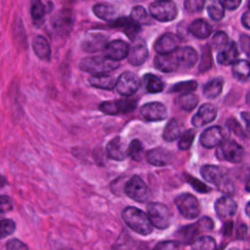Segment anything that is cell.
I'll list each match as a JSON object with an SVG mask.
<instances>
[{"instance_id":"1","label":"cell","mask_w":250,"mask_h":250,"mask_svg":"<svg viewBox=\"0 0 250 250\" xmlns=\"http://www.w3.org/2000/svg\"><path fill=\"white\" fill-rule=\"evenodd\" d=\"M122 219L126 223V225L142 235H147L152 231V224L148 215H146L144 211L129 206L125 208L122 212Z\"/></svg>"},{"instance_id":"2","label":"cell","mask_w":250,"mask_h":250,"mask_svg":"<svg viewBox=\"0 0 250 250\" xmlns=\"http://www.w3.org/2000/svg\"><path fill=\"white\" fill-rule=\"evenodd\" d=\"M201 176L205 181L215 185L220 190L224 192H232L233 185L228 178V175L220 166L203 165L200 169Z\"/></svg>"},{"instance_id":"3","label":"cell","mask_w":250,"mask_h":250,"mask_svg":"<svg viewBox=\"0 0 250 250\" xmlns=\"http://www.w3.org/2000/svg\"><path fill=\"white\" fill-rule=\"evenodd\" d=\"M119 66L117 61H114L106 56L86 57L80 61L79 67L81 70L93 74H104L111 71Z\"/></svg>"},{"instance_id":"4","label":"cell","mask_w":250,"mask_h":250,"mask_svg":"<svg viewBox=\"0 0 250 250\" xmlns=\"http://www.w3.org/2000/svg\"><path fill=\"white\" fill-rule=\"evenodd\" d=\"M146 211L151 224L155 228L164 229L170 226L172 213L165 204L160 202H150L146 207Z\"/></svg>"},{"instance_id":"5","label":"cell","mask_w":250,"mask_h":250,"mask_svg":"<svg viewBox=\"0 0 250 250\" xmlns=\"http://www.w3.org/2000/svg\"><path fill=\"white\" fill-rule=\"evenodd\" d=\"M148 11L150 16L159 21H171L178 15L177 6L171 0L155 1L150 4Z\"/></svg>"},{"instance_id":"6","label":"cell","mask_w":250,"mask_h":250,"mask_svg":"<svg viewBox=\"0 0 250 250\" xmlns=\"http://www.w3.org/2000/svg\"><path fill=\"white\" fill-rule=\"evenodd\" d=\"M217 156L220 159L231 163H239L245 158L243 147L233 140H225L220 144L217 149Z\"/></svg>"},{"instance_id":"7","label":"cell","mask_w":250,"mask_h":250,"mask_svg":"<svg viewBox=\"0 0 250 250\" xmlns=\"http://www.w3.org/2000/svg\"><path fill=\"white\" fill-rule=\"evenodd\" d=\"M124 191L128 197L138 202H146L151 195L148 187L139 176H133L126 182Z\"/></svg>"},{"instance_id":"8","label":"cell","mask_w":250,"mask_h":250,"mask_svg":"<svg viewBox=\"0 0 250 250\" xmlns=\"http://www.w3.org/2000/svg\"><path fill=\"white\" fill-rule=\"evenodd\" d=\"M175 204L179 212L187 219H194L200 213V206L197 198L190 193H183L176 197Z\"/></svg>"},{"instance_id":"9","label":"cell","mask_w":250,"mask_h":250,"mask_svg":"<svg viewBox=\"0 0 250 250\" xmlns=\"http://www.w3.org/2000/svg\"><path fill=\"white\" fill-rule=\"evenodd\" d=\"M140 87L139 77L130 71H125L120 74L116 82V90L122 96H131L135 94Z\"/></svg>"},{"instance_id":"10","label":"cell","mask_w":250,"mask_h":250,"mask_svg":"<svg viewBox=\"0 0 250 250\" xmlns=\"http://www.w3.org/2000/svg\"><path fill=\"white\" fill-rule=\"evenodd\" d=\"M137 102L134 100H117L104 102L100 104V110L105 114L115 115L128 113L136 108Z\"/></svg>"},{"instance_id":"11","label":"cell","mask_w":250,"mask_h":250,"mask_svg":"<svg viewBox=\"0 0 250 250\" xmlns=\"http://www.w3.org/2000/svg\"><path fill=\"white\" fill-rule=\"evenodd\" d=\"M51 23L57 32L62 35L68 34L73 25V14L70 10H60L52 17Z\"/></svg>"},{"instance_id":"12","label":"cell","mask_w":250,"mask_h":250,"mask_svg":"<svg viewBox=\"0 0 250 250\" xmlns=\"http://www.w3.org/2000/svg\"><path fill=\"white\" fill-rule=\"evenodd\" d=\"M140 114L146 121H159L167 117V109L163 104L151 102L141 107Z\"/></svg>"},{"instance_id":"13","label":"cell","mask_w":250,"mask_h":250,"mask_svg":"<svg viewBox=\"0 0 250 250\" xmlns=\"http://www.w3.org/2000/svg\"><path fill=\"white\" fill-rule=\"evenodd\" d=\"M227 134L221 126H212L204 130L200 136V144L207 148H212L225 141Z\"/></svg>"},{"instance_id":"14","label":"cell","mask_w":250,"mask_h":250,"mask_svg":"<svg viewBox=\"0 0 250 250\" xmlns=\"http://www.w3.org/2000/svg\"><path fill=\"white\" fill-rule=\"evenodd\" d=\"M155 67L162 72H172L181 67L178 52L171 54H158L154 59Z\"/></svg>"},{"instance_id":"15","label":"cell","mask_w":250,"mask_h":250,"mask_svg":"<svg viewBox=\"0 0 250 250\" xmlns=\"http://www.w3.org/2000/svg\"><path fill=\"white\" fill-rule=\"evenodd\" d=\"M107 37L101 32H90L82 40L81 48L87 53H95L105 47Z\"/></svg>"},{"instance_id":"16","label":"cell","mask_w":250,"mask_h":250,"mask_svg":"<svg viewBox=\"0 0 250 250\" xmlns=\"http://www.w3.org/2000/svg\"><path fill=\"white\" fill-rule=\"evenodd\" d=\"M218 109L212 104H202L197 112L193 115L191 123L194 127H202L210 122H212L217 116Z\"/></svg>"},{"instance_id":"17","label":"cell","mask_w":250,"mask_h":250,"mask_svg":"<svg viewBox=\"0 0 250 250\" xmlns=\"http://www.w3.org/2000/svg\"><path fill=\"white\" fill-rule=\"evenodd\" d=\"M180 43L179 37L174 33H165L158 38L154 49L158 54H171L178 50Z\"/></svg>"},{"instance_id":"18","label":"cell","mask_w":250,"mask_h":250,"mask_svg":"<svg viewBox=\"0 0 250 250\" xmlns=\"http://www.w3.org/2000/svg\"><path fill=\"white\" fill-rule=\"evenodd\" d=\"M129 50L130 47L125 41L113 40L105 45V47L104 48V56L118 62L125 57H128Z\"/></svg>"},{"instance_id":"19","label":"cell","mask_w":250,"mask_h":250,"mask_svg":"<svg viewBox=\"0 0 250 250\" xmlns=\"http://www.w3.org/2000/svg\"><path fill=\"white\" fill-rule=\"evenodd\" d=\"M148 57V50L143 40H136L132 44L128 54V61L131 64L138 66L143 64Z\"/></svg>"},{"instance_id":"20","label":"cell","mask_w":250,"mask_h":250,"mask_svg":"<svg viewBox=\"0 0 250 250\" xmlns=\"http://www.w3.org/2000/svg\"><path fill=\"white\" fill-rule=\"evenodd\" d=\"M128 146L125 140L115 137L106 146L107 156L113 160H123L128 155Z\"/></svg>"},{"instance_id":"21","label":"cell","mask_w":250,"mask_h":250,"mask_svg":"<svg viewBox=\"0 0 250 250\" xmlns=\"http://www.w3.org/2000/svg\"><path fill=\"white\" fill-rule=\"evenodd\" d=\"M237 209V205L233 199L229 196L220 197L215 202V211L219 218L226 220L232 217Z\"/></svg>"},{"instance_id":"22","label":"cell","mask_w":250,"mask_h":250,"mask_svg":"<svg viewBox=\"0 0 250 250\" xmlns=\"http://www.w3.org/2000/svg\"><path fill=\"white\" fill-rule=\"evenodd\" d=\"M146 160L154 166H166L172 162V153L163 147H155L146 153Z\"/></svg>"},{"instance_id":"23","label":"cell","mask_w":250,"mask_h":250,"mask_svg":"<svg viewBox=\"0 0 250 250\" xmlns=\"http://www.w3.org/2000/svg\"><path fill=\"white\" fill-rule=\"evenodd\" d=\"M203 231L198 222L196 224L185 226L178 229L176 232V237L180 243L184 244H191L196 238H198V234Z\"/></svg>"},{"instance_id":"24","label":"cell","mask_w":250,"mask_h":250,"mask_svg":"<svg viewBox=\"0 0 250 250\" xmlns=\"http://www.w3.org/2000/svg\"><path fill=\"white\" fill-rule=\"evenodd\" d=\"M238 51L235 42H229L227 46H225L217 56V61L220 64L229 65L233 64L237 61Z\"/></svg>"},{"instance_id":"25","label":"cell","mask_w":250,"mask_h":250,"mask_svg":"<svg viewBox=\"0 0 250 250\" xmlns=\"http://www.w3.org/2000/svg\"><path fill=\"white\" fill-rule=\"evenodd\" d=\"M32 48L35 53V55L43 60V61H49L51 58V47L49 42L44 36L38 35L36 36L32 41Z\"/></svg>"},{"instance_id":"26","label":"cell","mask_w":250,"mask_h":250,"mask_svg":"<svg viewBox=\"0 0 250 250\" xmlns=\"http://www.w3.org/2000/svg\"><path fill=\"white\" fill-rule=\"evenodd\" d=\"M188 30L194 37L199 38V39H204V38H207L211 34L212 27L205 20L198 19V20L193 21L189 24Z\"/></svg>"},{"instance_id":"27","label":"cell","mask_w":250,"mask_h":250,"mask_svg":"<svg viewBox=\"0 0 250 250\" xmlns=\"http://www.w3.org/2000/svg\"><path fill=\"white\" fill-rule=\"evenodd\" d=\"M177 52H178L181 67L183 68H190L197 62V59H198L197 53L191 47H184L182 49H178Z\"/></svg>"},{"instance_id":"28","label":"cell","mask_w":250,"mask_h":250,"mask_svg":"<svg viewBox=\"0 0 250 250\" xmlns=\"http://www.w3.org/2000/svg\"><path fill=\"white\" fill-rule=\"evenodd\" d=\"M117 80L113 76L107 74H94L89 77V83L96 88L104 89V90H111L116 86Z\"/></svg>"},{"instance_id":"29","label":"cell","mask_w":250,"mask_h":250,"mask_svg":"<svg viewBox=\"0 0 250 250\" xmlns=\"http://www.w3.org/2000/svg\"><path fill=\"white\" fill-rule=\"evenodd\" d=\"M112 26L114 27H119L124 30V32L127 34L128 37H130L132 40L135 38V36L138 34L140 31V26L137 22H135L132 19H127V18H122V19H117L111 23Z\"/></svg>"},{"instance_id":"30","label":"cell","mask_w":250,"mask_h":250,"mask_svg":"<svg viewBox=\"0 0 250 250\" xmlns=\"http://www.w3.org/2000/svg\"><path fill=\"white\" fill-rule=\"evenodd\" d=\"M232 74L238 81H246L250 76V62L246 60H237L232 64Z\"/></svg>"},{"instance_id":"31","label":"cell","mask_w":250,"mask_h":250,"mask_svg":"<svg viewBox=\"0 0 250 250\" xmlns=\"http://www.w3.org/2000/svg\"><path fill=\"white\" fill-rule=\"evenodd\" d=\"M224 81L221 77L214 78L208 81L203 87V94L207 99H215L218 97L223 89Z\"/></svg>"},{"instance_id":"32","label":"cell","mask_w":250,"mask_h":250,"mask_svg":"<svg viewBox=\"0 0 250 250\" xmlns=\"http://www.w3.org/2000/svg\"><path fill=\"white\" fill-rule=\"evenodd\" d=\"M93 12L98 18L104 21H114L116 20V12L111 6L104 4H97L93 7Z\"/></svg>"},{"instance_id":"33","label":"cell","mask_w":250,"mask_h":250,"mask_svg":"<svg viewBox=\"0 0 250 250\" xmlns=\"http://www.w3.org/2000/svg\"><path fill=\"white\" fill-rule=\"evenodd\" d=\"M225 5L221 0H209L207 5V12L210 18L214 21H220L225 14Z\"/></svg>"},{"instance_id":"34","label":"cell","mask_w":250,"mask_h":250,"mask_svg":"<svg viewBox=\"0 0 250 250\" xmlns=\"http://www.w3.org/2000/svg\"><path fill=\"white\" fill-rule=\"evenodd\" d=\"M179 106L184 110H192L198 104V97L192 93H184L178 99Z\"/></svg>"},{"instance_id":"35","label":"cell","mask_w":250,"mask_h":250,"mask_svg":"<svg viewBox=\"0 0 250 250\" xmlns=\"http://www.w3.org/2000/svg\"><path fill=\"white\" fill-rule=\"evenodd\" d=\"M144 81L146 85V89L149 93H159L163 90L164 84L162 80L153 74H146L144 76Z\"/></svg>"},{"instance_id":"36","label":"cell","mask_w":250,"mask_h":250,"mask_svg":"<svg viewBox=\"0 0 250 250\" xmlns=\"http://www.w3.org/2000/svg\"><path fill=\"white\" fill-rule=\"evenodd\" d=\"M180 137V125L177 119H171L165 126L163 131V139L172 142Z\"/></svg>"},{"instance_id":"37","label":"cell","mask_w":250,"mask_h":250,"mask_svg":"<svg viewBox=\"0 0 250 250\" xmlns=\"http://www.w3.org/2000/svg\"><path fill=\"white\" fill-rule=\"evenodd\" d=\"M191 250H216V241L211 236H201L191 243Z\"/></svg>"},{"instance_id":"38","label":"cell","mask_w":250,"mask_h":250,"mask_svg":"<svg viewBox=\"0 0 250 250\" xmlns=\"http://www.w3.org/2000/svg\"><path fill=\"white\" fill-rule=\"evenodd\" d=\"M131 19L138 24H150L152 22L150 16L142 6H136L132 9Z\"/></svg>"},{"instance_id":"39","label":"cell","mask_w":250,"mask_h":250,"mask_svg":"<svg viewBox=\"0 0 250 250\" xmlns=\"http://www.w3.org/2000/svg\"><path fill=\"white\" fill-rule=\"evenodd\" d=\"M45 13H46L45 6L41 2V0H32L30 14H31V18L35 23H41L43 21Z\"/></svg>"},{"instance_id":"40","label":"cell","mask_w":250,"mask_h":250,"mask_svg":"<svg viewBox=\"0 0 250 250\" xmlns=\"http://www.w3.org/2000/svg\"><path fill=\"white\" fill-rule=\"evenodd\" d=\"M128 155L136 161L142 160L144 155V146L139 140H134L131 142L128 146Z\"/></svg>"},{"instance_id":"41","label":"cell","mask_w":250,"mask_h":250,"mask_svg":"<svg viewBox=\"0 0 250 250\" xmlns=\"http://www.w3.org/2000/svg\"><path fill=\"white\" fill-rule=\"evenodd\" d=\"M197 88V82L194 80L189 81H183L180 83L175 84L171 89L170 92L173 93H189L194 91Z\"/></svg>"},{"instance_id":"42","label":"cell","mask_w":250,"mask_h":250,"mask_svg":"<svg viewBox=\"0 0 250 250\" xmlns=\"http://www.w3.org/2000/svg\"><path fill=\"white\" fill-rule=\"evenodd\" d=\"M212 66V53L209 45H205L202 49L201 61L199 63V70L206 71Z\"/></svg>"},{"instance_id":"43","label":"cell","mask_w":250,"mask_h":250,"mask_svg":"<svg viewBox=\"0 0 250 250\" xmlns=\"http://www.w3.org/2000/svg\"><path fill=\"white\" fill-rule=\"evenodd\" d=\"M194 136H195V131L193 129L186 131L182 135V137H181V139L179 141V144H178L179 148L182 149V150H186V149L189 148L191 144H192V142H193Z\"/></svg>"},{"instance_id":"44","label":"cell","mask_w":250,"mask_h":250,"mask_svg":"<svg viewBox=\"0 0 250 250\" xmlns=\"http://www.w3.org/2000/svg\"><path fill=\"white\" fill-rule=\"evenodd\" d=\"M205 4V0H185L184 6L188 13L200 12Z\"/></svg>"},{"instance_id":"45","label":"cell","mask_w":250,"mask_h":250,"mask_svg":"<svg viewBox=\"0 0 250 250\" xmlns=\"http://www.w3.org/2000/svg\"><path fill=\"white\" fill-rule=\"evenodd\" d=\"M186 179L187 181L188 182V184L195 189L197 190L198 192H202V193H205V192H209L211 190V188L209 187H207L205 184L201 183L199 180L195 179V178H192L190 175H186Z\"/></svg>"},{"instance_id":"46","label":"cell","mask_w":250,"mask_h":250,"mask_svg":"<svg viewBox=\"0 0 250 250\" xmlns=\"http://www.w3.org/2000/svg\"><path fill=\"white\" fill-rule=\"evenodd\" d=\"M16 229V224L11 219H3L1 221V238L6 237L14 232Z\"/></svg>"},{"instance_id":"47","label":"cell","mask_w":250,"mask_h":250,"mask_svg":"<svg viewBox=\"0 0 250 250\" xmlns=\"http://www.w3.org/2000/svg\"><path fill=\"white\" fill-rule=\"evenodd\" d=\"M152 250H181V243L178 240L161 241Z\"/></svg>"},{"instance_id":"48","label":"cell","mask_w":250,"mask_h":250,"mask_svg":"<svg viewBox=\"0 0 250 250\" xmlns=\"http://www.w3.org/2000/svg\"><path fill=\"white\" fill-rule=\"evenodd\" d=\"M228 39H229L228 35L224 31H218L213 36V45L216 49L222 50L225 46L228 45L229 43Z\"/></svg>"},{"instance_id":"49","label":"cell","mask_w":250,"mask_h":250,"mask_svg":"<svg viewBox=\"0 0 250 250\" xmlns=\"http://www.w3.org/2000/svg\"><path fill=\"white\" fill-rule=\"evenodd\" d=\"M227 125L230 131H232L236 136L238 137H244L245 133L241 127V125L234 119V118H229L227 121Z\"/></svg>"},{"instance_id":"50","label":"cell","mask_w":250,"mask_h":250,"mask_svg":"<svg viewBox=\"0 0 250 250\" xmlns=\"http://www.w3.org/2000/svg\"><path fill=\"white\" fill-rule=\"evenodd\" d=\"M239 45L242 52L250 58V36L247 34H241L239 37Z\"/></svg>"},{"instance_id":"51","label":"cell","mask_w":250,"mask_h":250,"mask_svg":"<svg viewBox=\"0 0 250 250\" xmlns=\"http://www.w3.org/2000/svg\"><path fill=\"white\" fill-rule=\"evenodd\" d=\"M7 250H28L25 243L19 239H11L6 244Z\"/></svg>"},{"instance_id":"52","label":"cell","mask_w":250,"mask_h":250,"mask_svg":"<svg viewBox=\"0 0 250 250\" xmlns=\"http://www.w3.org/2000/svg\"><path fill=\"white\" fill-rule=\"evenodd\" d=\"M13 207V203L12 200L9 196L7 195H2L1 199H0V208H1V212L5 213L8 212L10 210H12Z\"/></svg>"},{"instance_id":"53","label":"cell","mask_w":250,"mask_h":250,"mask_svg":"<svg viewBox=\"0 0 250 250\" xmlns=\"http://www.w3.org/2000/svg\"><path fill=\"white\" fill-rule=\"evenodd\" d=\"M198 224L200 225L201 229H203V231L205 230H211L214 228V223L212 221V219H210L209 217H203L198 221Z\"/></svg>"},{"instance_id":"54","label":"cell","mask_w":250,"mask_h":250,"mask_svg":"<svg viewBox=\"0 0 250 250\" xmlns=\"http://www.w3.org/2000/svg\"><path fill=\"white\" fill-rule=\"evenodd\" d=\"M225 7L229 10H235L241 3V0H223Z\"/></svg>"},{"instance_id":"55","label":"cell","mask_w":250,"mask_h":250,"mask_svg":"<svg viewBox=\"0 0 250 250\" xmlns=\"http://www.w3.org/2000/svg\"><path fill=\"white\" fill-rule=\"evenodd\" d=\"M241 21H242V24H243L246 28L250 29V10L247 11V12H245V13L242 15V17H241Z\"/></svg>"},{"instance_id":"56","label":"cell","mask_w":250,"mask_h":250,"mask_svg":"<svg viewBox=\"0 0 250 250\" xmlns=\"http://www.w3.org/2000/svg\"><path fill=\"white\" fill-rule=\"evenodd\" d=\"M241 117H242V119H243L244 122H245L246 129L250 131V113H248V112H242V113H241Z\"/></svg>"},{"instance_id":"57","label":"cell","mask_w":250,"mask_h":250,"mask_svg":"<svg viewBox=\"0 0 250 250\" xmlns=\"http://www.w3.org/2000/svg\"><path fill=\"white\" fill-rule=\"evenodd\" d=\"M245 212H246V214H247V216L250 218V201L246 204V206H245Z\"/></svg>"},{"instance_id":"58","label":"cell","mask_w":250,"mask_h":250,"mask_svg":"<svg viewBox=\"0 0 250 250\" xmlns=\"http://www.w3.org/2000/svg\"><path fill=\"white\" fill-rule=\"evenodd\" d=\"M245 102L247 104V105L250 107V91L246 94V98H245Z\"/></svg>"},{"instance_id":"59","label":"cell","mask_w":250,"mask_h":250,"mask_svg":"<svg viewBox=\"0 0 250 250\" xmlns=\"http://www.w3.org/2000/svg\"><path fill=\"white\" fill-rule=\"evenodd\" d=\"M245 189L247 190V191H249L250 192V179L248 180V182L246 183V186H245Z\"/></svg>"},{"instance_id":"60","label":"cell","mask_w":250,"mask_h":250,"mask_svg":"<svg viewBox=\"0 0 250 250\" xmlns=\"http://www.w3.org/2000/svg\"><path fill=\"white\" fill-rule=\"evenodd\" d=\"M229 250H238V249H236V248H231V249H229Z\"/></svg>"},{"instance_id":"61","label":"cell","mask_w":250,"mask_h":250,"mask_svg":"<svg viewBox=\"0 0 250 250\" xmlns=\"http://www.w3.org/2000/svg\"><path fill=\"white\" fill-rule=\"evenodd\" d=\"M248 7L250 8V0H249V2H248Z\"/></svg>"}]
</instances>
